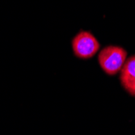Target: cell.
I'll return each instance as SVG.
<instances>
[{
    "instance_id": "6da1fadb",
    "label": "cell",
    "mask_w": 135,
    "mask_h": 135,
    "mask_svg": "<svg viewBox=\"0 0 135 135\" xmlns=\"http://www.w3.org/2000/svg\"><path fill=\"white\" fill-rule=\"evenodd\" d=\"M127 57L125 49L109 45L100 51L98 56L102 70L109 75H114L123 67Z\"/></svg>"
},
{
    "instance_id": "3957f363",
    "label": "cell",
    "mask_w": 135,
    "mask_h": 135,
    "mask_svg": "<svg viewBox=\"0 0 135 135\" xmlns=\"http://www.w3.org/2000/svg\"><path fill=\"white\" fill-rule=\"evenodd\" d=\"M120 82L124 88L135 96V56L129 57L121 69Z\"/></svg>"
},
{
    "instance_id": "7a4b0ae2",
    "label": "cell",
    "mask_w": 135,
    "mask_h": 135,
    "mask_svg": "<svg viewBox=\"0 0 135 135\" xmlns=\"http://www.w3.org/2000/svg\"><path fill=\"white\" fill-rule=\"evenodd\" d=\"M72 47L76 57L88 59L92 57L97 53L100 45L91 32L82 31L73 39Z\"/></svg>"
}]
</instances>
